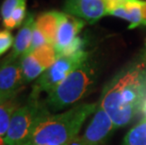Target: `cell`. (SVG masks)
I'll list each match as a JSON object with an SVG mask.
<instances>
[{
	"label": "cell",
	"instance_id": "obj_1",
	"mask_svg": "<svg viewBox=\"0 0 146 145\" xmlns=\"http://www.w3.org/2000/svg\"><path fill=\"white\" fill-rule=\"evenodd\" d=\"M146 100V61L134 63L117 73L105 86L100 107L116 128L127 125Z\"/></svg>",
	"mask_w": 146,
	"mask_h": 145
},
{
	"label": "cell",
	"instance_id": "obj_2",
	"mask_svg": "<svg viewBox=\"0 0 146 145\" xmlns=\"http://www.w3.org/2000/svg\"><path fill=\"white\" fill-rule=\"evenodd\" d=\"M97 107L96 103H83L60 114H44L37 121L22 145H64L72 142L86 119Z\"/></svg>",
	"mask_w": 146,
	"mask_h": 145
},
{
	"label": "cell",
	"instance_id": "obj_3",
	"mask_svg": "<svg viewBox=\"0 0 146 145\" xmlns=\"http://www.w3.org/2000/svg\"><path fill=\"white\" fill-rule=\"evenodd\" d=\"M95 68L88 58L48 93L47 104L53 110H61L81 100L91 91Z\"/></svg>",
	"mask_w": 146,
	"mask_h": 145
},
{
	"label": "cell",
	"instance_id": "obj_4",
	"mask_svg": "<svg viewBox=\"0 0 146 145\" xmlns=\"http://www.w3.org/2000/svg\"><path fill=\"white\" fill-rule=\"evenodd\" d=\"M48 113L39 100V92L32 91L27 103L15 110L4 140L6 145H22L31 132L37 121Z\"/></svg>",
	"mask_w": 146,
	"mask_h": 145
},
{
	"label": "cell",
	"instance_id": "obj_5",
	"mask_svg": "<svg viewBox=\"0 0 146 145\" xmlns=\"http://www.w3.org/2000/svg\"><path fill=\"white\" fill-rule=\"evenodd\" d=\"M88 58L89 54L84 50L69 56L58 58L55 63L38 78L33 89L39 93L41 91L49 93Z\"/></svg>",
	"mask_w": 146,
	"mask_h": 145
},
{
	"label": "cell",
	"instance_id": "obj_6",
	"mask_svg": "<svg viewBox=\"0 0 146 145\" xmlns=\"http://www.w3.org/2000/svg\"><path fill=\"white\" fill-rule=\"evenodd\" d=\"M114 0H65V13L94 24L105 15H110Z\"/></svg>",
	"mask_w": 146,
	"mask_h": 145
},
{
	"label": "cell",
	"instance_id": "obj_7",
	"mask_svg": "<svg viewBox=\"0 0 146 145\" xmlns=\"http://www.w3.org/2000/svg\"><path fill=\"white\" fill-rule=\"evenodd\" d=\"M116 129L114 122L104 109L99 106L92 121L81 137L77 138L78 145H102Z\"/></svg>",
	"mask_w": 146,
	"mask_h": 145
},
{
	"label": "cell",
	"instance_id": "obj_8",
	"mask_svg": "<svg viewBox=\"0 0 146 145\" xmlns=\"http://www.w3.org/2000/svg\"><path fill=\"white\" fill-rule=\"evenodd\" d=\"M24 84L20 60L8 56L0 64V97L5 100L15 97Z\"/></svg>",
	"mask_w": 146,
	"mask_h": 145
},
{
	"label": "cell",
	"instance_id": "obj_9",
	"mask_svg": "<svg viewBox=\"0 0 146 145\" xmlns=\"http://www.w3.org/2000/svg\"><path fill=\"white\" fill-rule=\"evenodd\" d=\"M84 26H85L84 20L63 12L54 44L58 58L60 57L64 49L76 38L77 34L81 31Z\"/></svg>",
	"mask_w": 146,
	"mask_h": 145
},
{
	"label": "cell",
	"instance_id": "obj_10",
	"mask_svg": "<svg viewBox=\"0 0 146 145\" xmlns=\"http://www.w3.org/2000/svg\"><path fill=\"white\" fill-rule=\"evenodd\" d=\"M35 21L34 13L29 12L16 38L14 39L12 52L10 55L11 58L18 60L29 51L30 44H31L33 31L35 28Z\"/></svg>",
	"mask_w": 146,
	"mask_h": 145
},
{
	"label": "cell",
	"instance_id": "obj_11",
	"mask_svg": "<svg viewBox=\"0 0 146 145\" xmlns=\"http://www.w3.org/2000/svg\"><path fill=\"white\" fill-rule=\"evenodd\" d=\"M63 12L57 11H50L43 12L37 17L35 21L36 27L45 37L48 44L54 45L56 41V36L60 26L61 17Z\"/></svg>",
	"mask_w": 146,
	"mask_h": 145
},
{
	"label": "cell",
	"instance_id": "obj_12",
	"mask_svg": "<svg viewBox=\"0 0 146 145\" xmlns=\"http://www.w3.org/2000/svg\"><path fill=\"white\" fill-rule=\"evenodd\" d=\"M20 62L25 83L39 78L45 72V69L37 60V58L33 56L32 53L23 55L20 58Z\"/></svg>",
	"mask_w": 146,
	"mask_h": 145
},
{
	"label": "cell",
	"instance_id": "obj_13",
	"mask_svg": "<svg viewBox=\"0 0 146 145\" xmlns=\"http://www.w3.org/2000/svg\"><path fill=\"white\" fill-rule=\"evenodd\" d=\"M19 107V103L15 97L0 103V137L5 138L10 127L12 115Z\"/></svg>",
	"mask_w": 146,
	"mask_h": 145
},
{
	"label": "cell",
	"instance_id": "obj_14",
	"mask_svg": "<svg viewBox=\"0 0 146 145\" xmlns=\"http://www.w3.org/2000/svg\"><path fill=\"white\" fill-rule=\"evenodd\" d=\"M31 53L37 58V60L42 64V66L44 68L45 71L48 68H50L58 58V55L55 50L54 45L50 44L42 45L41 47L35 49Z\"/></svg>",
	"mask_w": 146,
	"mask_h": 145
},
{
	"label": "cell",
	"instance_id": "obj_15",
	"mask_svg": "<svg viewBox=\"0 0 146 145\" xmlns=\"http://www.w3.org/2000/svg\"><path fill=\"white\" fill-rule=\"evenodd\" d=\"M122 145H146V119L128 131Z\"/></svg>",
	"mask_w": 146,
	"mask_h": 145
},
{
	"label": "cell",
	"instance_id": "obj_16",
	"mask_svg": "<svg viewBox=\"0 0 146 145\" xmlns=\"http://www.w3.org/2000/svg\"><path fill=\"white\" fill-rule=\"evenodd\" d=\"M27 6L26 4L21 5L20 7L12 11V13L8 17L7 19L2 20L3 26L6 27V29L11 30L14 28H17L20 26L24 24L25 20L27 17Z\"/></svg>",
	"mask_w": 146,
	"mask_h": 145
},
{
	"label": "cell",
	"instance_id": "obj_17",
	"mask_svg": "<svg viewBox=\"0 0 146 145\" xmlns=\"http://www.w3.org/2000/svg\"><path fill=\"white\" fill-rule=\"evenodd\" d=\"M24 4H27V0H4L1 8H0V16H1L2 20L10 17V15L15 9Z\"/></svg>",
	"mask_w": 146,
	"mask_h": 145
},
{
	"label": "cell",
	"instance_id": "obj_18",
	"mask_svg": "<svg viewBox=\"0 0 146 145\" xmlns=\"http://www.w3.org/2000/svg\"><path fill=\"white\" fill-rule=\"evenodd\" d=\"M14 39L10 30H0V57L13 47Z\"/></svg>",
	"mask_w": 146,
	"mask_h": 145
},
{
	"label": "cell",
	"instance_id": "obj_19",
	"mask_svg": "<svg viewBox=\"0 0 146 145\" xmlns=\"http://www.w3.org/2000/svg\"><path fill=\"white\" fill-rule=\"evenodd\" d=\"M84 45H85V40L81 38V37L77 36L76 38L64 49L63 52L60 55V57L69 56V55H73V54L77 53V52H79V51H82L84 48Z\"/></svg>",
	"mask_w": 146,
	"mask_h": 145
},
{
	"label": "cell",
	"instance_id": "obj_20",
	"mask_svg": "<svg viewBox=\"0 0 146 145\" xmlns=\"http://www.w3.org/2000/svg\"><path fill=\"white\" fill-rule=\"evenodd\" d=\"M46 44H48V42L46 41L45 37L42 35V33L40 31V30L36 27L35 24V28H34L33 31V35H32V41H31V44H30V47L29 49V51L27 52V53H31L32 51H34L35 49L41 47V46L44 45Z\"/></svg>",
	"mask_w": 146,
	"mask_h": 145
},
{
	"label": "cell",
	"instance_id": "obj_21",
	"mask_svg": "<svg viewBox=\"0 0 146 145\" xmlns=\"http://www.w3.org/2000/svg\"><path fill=\"white\" fill-rule=\"evenodd\" d=\"M141 11H142V19H143V26H146V1H142Z\"/></svg>",
	"mask_w": 146,
	"mask_h": 145
},
{
	"label": "cell",
	"instance_id": "obj_22",
	"mask_svg": "<svg viewBox=\"0 0 146 145\" xmlns=\"http://www.w3.org/2000/svg\"><path fill=\"white\" fill-rule=\"evenodd\" d=\"M141 112L144 114V116L146 117V100L144 101L143 105H142V107H141Z\"/></svg>",
	"mask_w": 146,
	"mask_h": 145
},
{
	"label": "cell",
	"instance_id": "obj_23",
	"mask_svg": "<svg viewBox=\"0 0 146 145\" xmlns=\"http://www.w3.org/2000/svg\"><path fill=\"white\" fill-rule=\"evenodd\" d=\"M0 145H6L4 138H2V137H0Z\"/></svg>",
	"mask_w": 146,
	"mask_h": 145
},
{
	"label": "cell",
	"instance_id": "obj_24",
	"mask_svg": "<svg viewBox=\"0 0 146 145\" xmlns=\"http://www.w3.org/2000/svg\"><path fill=\"white\" fill-rule=\"evenodd\" d=\"M3 101H6V100H5V99H3V98L0 97V103H1V102H3Z\"/></svg>",
	"mask_w": 146,
	"mask_h": 145
},
{
	"label": "cell",
	"instance_id": "obj_25",
	"mask_svg": "<svg viewBox=\"0 0 146 145\" xmlns=\"http://www.w3.org/2000/svg\"><path fill=\"white\" fill-rule=\"evenodd\" d=\"M114 1H120V0H114Z\"/></svg>",
	"mask_w": 146,
	"mask_h": 145
},
{
	"label": "cell",
	"instance_id": "obj_26",
	"mask_svg": "<svg viewBox=\"0 0 146 145\" xmlns=\"http://www.w3.org/2000/svg\"><path fill=\"white\" fill-rule=\"evenodd\" d=\"M145 46H146V42H145Z\"/></svg>",
	"mask_w": 146,
	"mask_h": 145
}]
</instances>
